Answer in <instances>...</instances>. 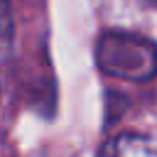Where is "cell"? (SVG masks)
Masks as SVG:
<instances>
[{"mask_svg":"<svg viewBox=\"0 0 157 157\" xmlns=\"http://www.w3.org/2000/svg\"><path fill=\"white\" fill-rule=\"evenodd\" d=\"M96 61L103 74L128 81H147L157 76V47L135 32H103L96 44Z\"/></svg>","mask_w":157,"mask_h":157,"instance_id":"cell-1","label":"cell"},{"mask_svg":"<svg viewBox=\"0 0 157 157\" xmlns=\"http://www.w3.org/2000/svg\"><path fill=\"white\" fill-rule=\"evenodd\" d=\"M98 157H157V137L120 132L103 142Z\"/></svg>","mask_w":157,"mask_h":157,"instance_id":"cell-2","label":"cell"}]
</instances>
